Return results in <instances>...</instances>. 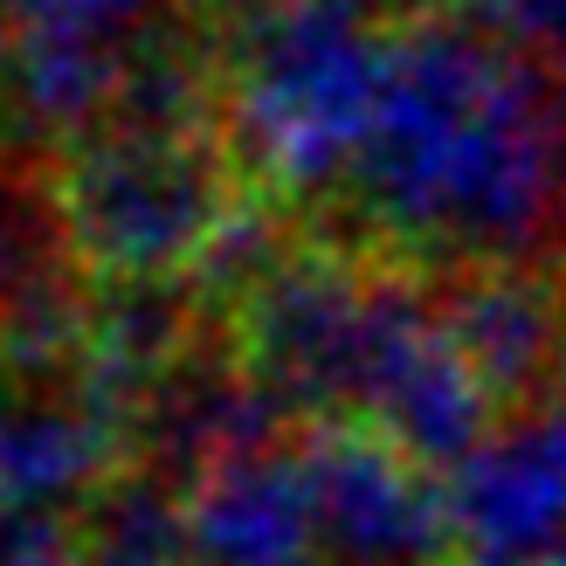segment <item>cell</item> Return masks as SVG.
<instances>
[{
    "label": "cell",
    "instance_id": "1",
    "mask_svg": "<svg viewBox=\"0 0 566 566\" xmlns=\"http://www.w3.org/2000/svg\"><path fill=\"white\" fill-rule=\"evenodd\" d=\"M566 208V104L463 14L387 28L380 104L318 229L421 276L546 263Z\"/></svg>",
    "mask_w": 566,
    "mask_h": 566
},
{
    "label": "cell",
    "instance_id": "2",
    "mask_svg": "<svg viewBox=\"0 0 566 566\" xmlns=\"http://www.w3.org/2000/svg\"><path fill=\"white\" fill-rule=\"evenodd\" d=\"M208 21L221 49V138L249 193L325 221L374 125L387 28L359 0H256Z\"/></svg>",
    "mask_w": 566,
    "mask_h": 566
},
{
    "label": "cell",
    "instance_id": "3",
    "mask_svg": "<svg viewBox=\"0 0 566 566\" xmlns=\"http://www.w3.org/2000/svg\"><path fill=\"white\" fill-rule=\"evenodd\" d=\"M49 166V201L70 263L91 283H193L214 235L249 201L221 132L97 125Z\"/></svg>",
    "mask_w": 566,
    "mask_h": 566
},
{
    "label": "cell",
    "instance_id": "4",
    "mask_svg": "<svg viewBox=\"0 0 566 566\" xmlns=\"http://www.w3.org/2000/svg\"><path fill=\"white\" fill-rule=\"evenodd\" d=\"M325 566H457L449 484L366 421L304 429Z\"/></svg>",
    "mask_w": 566,
    "mask_h": 566
},
{
    "label": "cell",
    "instance_id": "5",
    "mask_svg": "<svg viewBox=\"0 0 566 566\" xmlns=\"http://www.w3.org/2000/svg\"><path fill=\"white\" fill-rule=\"evenodd\" d=\"M457 566H539L566 546V401L504 415L449 476Z\"/></svg>",
    "mask_w": 566,
    "mask_h": 566
},
{
    "label": "cell",
    "instance_id": "6",
    "mask_svg": "<svg viewBox=\"0 0 566 566\" xmlns=\"http://www.w3.org/2000/svg\"><path fill=\"white\" fill-rule=\"evenodd\" d=\"M436 311L504 415L553 401V380L566 366V270L553 263L457 270L436 283Z\"/></svg>",
    "mask_w": 566,
    "mask_h": 566
},
{
    "label": "cell",
    "instance_id": "7",
    "mask_svg": "<svg viewBox=\"0 0 566 566\" xmlns=\"http://www.w3.org/2000/svg\"><path fill=\"white\" fill-rule=\"evenodd\" d=\"M125 470V429L76 387L0 380V518H83Z\"/></svg>",
    "mask_w": 566,
    "mask_h": 566
},
{
    "label": "cell",
    "instance_id": "8",
    "mask_svg": "<svg viewBox=\"0 0 566 566\" xmlns=\"http://www.w3.org/2000/svg\"><path fill=\"white\" fill-rule=\"evenodd\" d=\"M180 497L193 566H325L304 436L214 463Z\"/></svg>",
    "mask_w": 566,
    "mask_h": 566
},
{
    "label": "cell",
    "instance_id": "9",
    "mask_svg": "<svg viewBox=\"0 0 566 566\" xmlns=\"http://www.w3.org/2000/svg\"><path fill=\"white\" fill-rule=\"evenodd\" d=\"M132 70V42H97V35H63V28H21L8 55V132L21 153H70L76 138L111 125Z\"/></svg>",
    "mask_w": 566,
    "mask_h": 566
},
{
    "label": "cell",
    "instance_id": "10",
    "mask_svg": "<svg viewBox=\"0 0 566 566\" xmlns=\"http://www.w3.org/2000/svg\"><path fill=\"white\" fill-rule=\"evenodd\" d=\"M63 263L70 249H63V229H55L49 166H0V332H8L14 304Z\"/></svg>",
    "mask_w": 566,
    "mask_h": 566
},
{
    "label": "cell",
    "instance_id": "11",
    "mask_svg": "<svg viewBox=\"0 0 566 566\" xmlns=\"http://www.w3.org/2000/svg\"><path fill=\"white\" fill-rule=\"evenodd\" d=\"M463 14L546 76H566V0H463Z\"/></svg>",
    "mask_w": 566,
    "mask_h": 566
},
{
    "label": "cell",
    "instance_id": "12",
    "mask_svg": "<svg viewBox=\"0 0 566 566\" xmlns=\"http://www.w3.org/2000/svg\"><path fill=\"white\" fill-rule=\"evenodd\" d=\"M21 28H63V35H97V42H138L159 21V0H8Z\"/></svg>",
    "mask_w": 566,
    "mask_h": 566
},
{
    "label": "cell",
    "instance_id": "13",
    "mask_svg": "<svg viewBox=\"0 0 566 566\" xmlns=\"http://www.w3.org/2000/svg\"><path fill=\"white\" fill-rule=\"evenodd\" d=\"M0 566H83V518H0Z\"/></svg>",
    "mask_w": 566,
    "mask_h": 566
},
{
    "label": "cell",
    "instance_id": "14",
    "mask_svg": "<svg viewBox=\"0 0 566 566\" xmlns=\"http://www.w3.org/2000/svg\"><path fill=\"white\" fill-rule=\"evenodd\" d=\"M374 21H387V28H408V21H436V14H449V8H463V0H359Z\"/></svg>",
    "mask_w": 566,
    "mask_h": 566
},
{
    "label": "cell",
    "instance_id": "15",
    "mask_svg": "<svg viewBox=\"0 0 566 566\" xmlns=\"http://www.w3.org/2000/svg\"><path fill=\"white\" fill-rule=\"evenodd\" d=\"M8 21H14V8L0 0V83H8V55H14V35H8Z\"/></svg>",
    "mask_w": 566,
    "mask_h": 566
},
{
    "label": "cell",
    "instance_id": "16",
    "mask_svg": "<svg viewBox=\"0 0 566 566\" xmlns=\"http://www.w3.org/2000/svg\"><path fill=\"white\" fill-rule=\"evenodd\" d=\"M559 387H566V366H559Z\"/></svg>",
    "mask_w": 566,
    "mask_h": 566
}]
</instances>
